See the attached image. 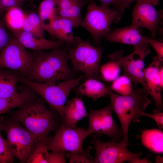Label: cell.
Wrapping results in <instances>:
<instances>
[{
    "instance_id": "6da1fadb",
    "label": "cell",
    "mask_w": 163,
    "mask_h": 163,
    "mask_svg": "<svg viewBox=\"0 0 163 163\" xmlns=\"http://www.w3.org/2000/svg\"><path fill=\"white\" fill-rule=\"evenodd\" d=\"M9 113L11 118L37 139L46 137L51 132L56 131L61 123L58 113L48 109L41 97L27 102Z\"/></svg>"
},
{
    "instance_id": "7a4b0ae2",
    "label": "cell",
    "mask_w": 163,
    "mask_h": 163,
    "mask_svg": "<svg viewBox=\"0 0 163 163\" xmlns=\"http://www.w3.org/2000/svg\"><path fill=\"white\" fill-rule=\"evenodd\" d=\"M31 70L26 78L38 83L67 80L74 78L76 73L69 66L67 53L61 47L49 52L34 51Z\"/></svg>"
},
{
    "instance_id": "3957f363",
    "label": "cell",
    "mask_w": 163,
    "mask_h": 163,
    "mask_svg": "<svg viewBox=\"0 0 163 163\" xmlns=\"http://www.w3.org/2000/svg\"><path fill=\"white\" fill-rule=\"evenodd\" d=\"M108 94L110 97L111 109L117 115L122 126L123 140L128 144V133L130 124L131 122L139 121L141 112L151 102L148 97L149 94L145 88H138L135 85L131 93L128 95L117 94L109 87Z\"/></svg>"
},
{
    "instance_id": "277c9868",
    "label": "cell",
    "mask_w": 163,
    "mask_h": 163,
    "mask_svg": "<svg viewBox=\"0 0 163 163\" xmlns=\"http://www.w3.org/2000/svg\"><path fill=\"white\" fill-rule=\"evenodd\" d=\"M84 76L81 75L67 80L43 83L34 82L20 76L19 81L40 95L48 104L50 109L56 111L60 116L61 121H63L65 104L70 91L79 84Z\"/></svg>"
},
{
    "instance_id": "5b68a950",
    "label": "cell",
    "mask_w": 163,
    "mask_h": 163,
    "mask_svg": "<svg viewBox=\"0 0 163 163\" xmlns=\"http://www.w3.org/2000/svg\"><path fill=\"white\" fill-rule=\"evenodd\" d=\"M2 120L3 131L6 135V140L12 156L16 158L21 163H27L34 149L38 139L11 117L2 116Z\"/></svg>"
},
{
    "instance_id": "8992f818",
    "label": "cell",
    "mask_w": 163,
    "mask_h": 163,
    "mask_svg": "<svg viewBox=\"0 0 163 163\" xmlns=\"http://www.w3.org/2000/svg\"><path fill=\"white\" fill-rule=\"evenodd\" d=\"M75 38L76 47H69L67 50L68 59L71 61L74 69L83 72L87 78H97L102 56V48L92 46L89 38L83 41L77 36Z\"/></svg>"
},
{
    "instance_id": "52a82bcc",
    "label": "cell",
    "mask_w": 163,
    "mask_h": 163,
    "mask_svg": "<svg viewBox=\"0 0 163 163\" xmlns=\"http://www.w3.org/2000/svg\"><path fill=\"white\" fill-rule=\"evenodd\" d=\"M122 14L115 7L110 8L98 6L93 2L88 5L81 26L91 34L93 41L98 43L101 38L110 32L112 23L118 22Z\"/></svg>"
},
{
    "instance_id": "ba28073f",
    "label": "cell",
    "mask_w": 163,
    "mask_h": 163,
    "mask_svg": "<svg viewBox=\"0 0 163 163\" xmlns=\"http://www.w3.org/2000/svg\"><path fill=\"white\" fill-rule=\"evenodd\" d=\"M89 135L83 128L69 127L61 121L55 135L52 137H48L47 149L52 151L75 152L89 155L92 147H89L86 150L83 148V141Z\"/></svg>"
},
{
    "instance_id": "9c48e42d",
    "label": "cell",
    "mask_w": 163,
    "mask_h": 163,
    "mask_svg": "<svg viewBox=\"0 0 163 163\" xmlns=\"http://www.w3.org/2000/svg\"><path fill=\"white\" fill-rule=\"evenodd\" d=\"M101 136H95L90 143L95 149L96 154L91 163H134L140 158L141 152L133 153L127 149L128 144L123 140L117 142L112 140L103 142Z\"/></svg>"
},
{
    "instance_id": "30bf717a",
    "label": "cell",
    "mask_w": 163,
    "mask_h": 163,
    "mask_svg": "<svg viewBox=\"0 0 163 163\" xmlns=\"http://www.w3.org/2000/svg\"><path fill=\"white\" fill-rule=\"evenodd\" d=\"M33 63L32 53L25 49L12 35H10L8 44L0 53V68L19 73L27 78Z\"/></svg>"
},
{
    "instance_id": "8fae6325",
    "label": "cell",
    "mask_w": 163,
    "mask_h": 163,
    "mask_svg": "<svg viewBox=\"0 0 163 163\" xmlns=\"http://www.w3.org/2000/svg\"><path fill=\"white\" fill-rule=\"evenodd\" d=\"M112 112L110 104L100 109H91L88 127L86 130L89 135L98 133L105 134L117 142L122 141L123 139L122 129L119 128L114 121Z\"/></svg>"
},
{
    "instance_id": "7c38bea8",
    "label": "cell",
    "mask_w": 163,
    "mask_h": 163,
    "mask_svg": "<svg viewBox=\"0 0 163 163\" xmlns=\"http://www.w3.org/2000/svg\"><path fill=\"white\" fill-rule=\"evenodd\" d=\"M123 50H117L109 55L108 57L119 64L124 75L129 77L135 85L140 84L147 90L144 72V60L146 56L136 50L126 56H123Z\"/></svg>"
},
{
    "instance_id": "4fadbf2b",
    "label": "cell",
    "mask_w": 163,
    "mask_h": 163,
    "mask_svg": "<svg viewBox=\"0 0 163 163\" xmlns=\"http://www.w3.org/2000/svg\"><path fill=\"white\" fill-rule=\"evenodd\" d=\"M141 27L132 24L116 29L104 38L110 42L130 45L133 50L147 55L150 52L148 42L150 37L143 35Z\"/></svg>"
},
{
    "instance_id": "5bb4252c",
    "label": "cell",
    "mask_w": 163,
    "mask_h": 163,
    "mask_svg": "<svg viewBox=\"0 0 163 163\" xmlns=\"http://www.w3.org/2000/svg\"><path fill=\"white\" fill-rule=\"evenodd\" d=\"M132 12V24L148 29L152 38H154L162 14L157 11L154 6L142 0H137Z\"/></svg>"
},
{
    "instance_id": "9a60e30c",
    "label": "cell",
    "mask_w": 163,
    "mask_h": 163,
    "mask_svg": "<svg viewBox=\"0 0 163 163\" xmlns=\"http://www.w3.org/2000/svg\"><path fill=\"white\" fill-rule=\"evenodd\" d=\"M163 61L157 56L153 57L152 62L144 69L145 81L147 90L152 98L155 101L156 107L153 113L161 112L163 103L161 94V87L159 77L160 65Z\"/></svg>"
},
{
    "instance_id": "2e32d148",
    "label": "cell",
    "mask_w": 163,
    "mask_h": 163,
    "mask_svg": "<svg viewBox=\"0 0 163 163\" xmlns=\"http://www.w3.org/2000/svg\"><path fill=\"white\" fill-rule=\"evenodd\" d=\"M10 30L12 35L25 48L34 51L53 50L63 46L66 43L60 40L55 41L38 37L21 29Z\"/></svg>"
},
{
    "instance_id": "e0dca14e",
    "label": "cell",
    "mask_w": 163,
    "mask_h": 163,
    "mask_svg": "<svg viewBox=\"0 0 163 163\" xmlns=\"http://www.w3.org/2000/svg\"><path fill=\"white\" fill-rule=\"evenodd\" d=\"M72 21L69 19L56 14L50 24L44 28L51 35L68 44H75L77 41L74 36Z\"/></svg>"
},
{
    "instance_id": "ac0fdd59",
    "label": "cell",
    "mask_w": 163,
    "mask_h": 163,
    "mask_svg": "<svg viewBox=\"0 0 163 163\" xmlns=\"http://www.w3.org/2000/svg\"><path fill=\"white\" fill-rule=\"evenodd\" d=\"M56 14L70 19L74 27L81 26L82 20L81 11L89 2L88 0H56Z\"/></svg>"
},
{
    "instance_id": "d6986e66",
    "label": "cell",
    "mask_w": 163,
    "mask_h": 163,
    "mask_svg": "<svg viewBox=\"0 0 163 163\" xmlns=\"http://www.w3.org/2000/svg\"><path fill=\"white\" fill-rule=\"evenodd\" d=\"M23 84L21 91L15 95L8 98L0 97V115L12 109L19 108L27 102L37 98V94L35 91Z\"/></svg>"
},
{
    "instance_id": "ffe728a7",
    "label": "cell",
    "mask_w": 163,
    "mask_h": 163,
    "mask_svg": "<svg viewBox=\"0 0 163 163\" xmlns=\"http://www.w3.org/2000/svg\"><path fill=\"white\" fill-rule=\"evenodd\" d=\"M64 113V120L61 121L70 128L77 127L78 122L88 115L82 99L78 97L68 101L65 106Z\"/></svg>"
},
{
    "instance_id": "44dd1931",
    "label": "cell",
    "mask_w": 163,
    "mask_h": 163,
    "mask_svg": "<svg viewBox=\"0 0 163 163\" xmlns=\"http://www.w3.org/2000/svg\"><path fill=\"white\" fill-rule=\"evenodd\" d=\"M20 76L18 72L0 68V97H9L18 93L17 85Z\"/></svg>"
},
{
    "instance_id": "7402d4cb",
    "label": "cell",
    "mask_w": 163,
    "mask_h": 163,
    "mask_svg": "<svg viewBox=\"0 0 163 163\" xmlns=\"http://www.w3.org/2000/svg\"><path fill=\"white\" fill-rule=\"evenodd\" d=\"M108 87L94 78H87L76 88L78 94L93 99L100 98L108 93Z\"/></svg>"
},
{
    "instance_id": "603a6c76",
    "label": "cell",
    "mask_w": 163,
    "mask_h": 163,
    "mask_svg": "<svg viewBox=\"0 0 163 163\" xmlns=\"http://www.w3.org/2000/svg\"><path fill=\"white\" fill-rule=\"evenodd\" d=\"M140 138L142 144L149 150L157 153L163 152V132L160 129L143 131Z\"/></svg>"
},
{
    "instance_id": "cb8c5ba5",
    "label": "cell",
    "mask_w": 163,
    "mask_h": 163,
    "mask_svg": "<svg viewBox=\"0 0 163 163\" xmlns=\"http://www.w3.org/2000/svg\"><path fill=\"white\" fill-rule=\"evenodd\" d=\"M21 29L30 33L36 37L45 38L44 30L38 14L36 13H24Z\"/></svg>"
},
{
    "instance_id": "d4e9b609",
    "label": "cell",
    "mask_w": 163,
    "mask_h": 163,
    "mask_svg": "<svg viewBox=\"0 0 163 163\" xmlns=\"http://www.w3.org/2000/svg\"><path fill=\"white\" fill-rule=\"evenodd\" d=\"M57 9L56 0H43L40 3L38 14L44 29L50 24Z\"/></svg>"
},
{
    "instance_id": "484cf974",
    "label": "cell",
    "mask_w": 163,
    "mask_h": 163,
    "mask_svg": "<svg viewBox=\"0 0 163 163\" xmlns=\"http://www.w3.org/2000/svg\"><path fill=\"white\" fill-rule=\"evenodd\" d=\"M48 137L37 139L34 149L27 163H49L50 153L46 146Z\"/></svg>"
},
{
    "instance_id": "4316f807",
    "label": "cell",
    "mask_w": 163,
    "mask_h": 163,
    "mask_svg": "<svg viewBox=\"0 0 163 163\" xmlns=\"http://www.w3.org/2000/svg\"><path fill=\"white\" fill-rule=\"evenodd\" d=\"M24 13L21 8L14 7L8 10L5 16L6 26L10 30L21 29Z\"/></svg>"
},
{
    "instance_id": "83f0119b",
    "label": "cell",
    "mask_w": 163,
    "mask_h": 163,
    "mask_svg": "<svg viewBox=\"0 0 163 163\" xmlns=\"http://www.w3.org/2000/svg\"><path fill=\"white\" fill-rule=\"evenodd\" d=\"M110 88L116 93L122 95L129 94L133 88L132 81L125 75L118 76L113 81Z\"/></svg>"
},
{
    "instance_id": "f1b7e54d",
    "label": "cell",
    "mask_w": 163,
    "mask_h": 163,
    "mask_svg": "<svg viewBox=\"0 0 163 163\" xmlns=\"http://www.w3.org/2000/svg\"><path fill=\"white\" fill-rule=\"evenodd\" d=\"M120 67L117 62L111 60L102 65L99 69V72L104 80L111 82L119 76Z\"/></svg>"
},
{
    "instance_id": "f546056e",
    "label": "cell",
    "mask_w": 163,
    "mask_h": 163,
    "mask_svg": "<svg viewBox=\"0 0 163 163\" xmlns=\"http://www.w3.org/2000/svg\"><path fill=\"white\" fill-rule=\"evenodd\" d=\"M2 117H0V163H13V158L9 151L6 140L2 137L1 134L3 129Z\"/></svg>"
},
{
    "instance_id": "4dcf8cb0",
    "label": "cell",
    "mask_w": 163,
    "mask_h": 163,
    "mask_svg": "<svg viewBox=\"0 0 163 163\" xmlns=\"http://www.w3.org/2000/svg\"><path fill=\"white\" fill-rule=\"evenodd\" d=\"M66 156L69 160V163H91L93 157L91 155H86L75 152H68Z\"/></svg>"
},
{
    "instance_id": "1f68e13d",
    "label": "cell",
    "mask_w": 163,
    "mask_h": 163,
    "mask_svg": "<svg viewBox=\"0 0 163 163\" xmlns=\"http://www.w3.org/2000/svg\"><path fill=\"white\" fill-rule=\"evenodd\" d=\"M2 6V12L7 11L14 7L21 8L28 0H1Z\"/></svg>"
},
{
    "instance_id": "d6a6232c",
    "label": "cell",
    "mask_w": 163,
    "mask_h": 163,
    "mask_svg": "<svg viewBox=\"0 0 163 163\" xmlns=\"http://www.w3.org/2000/svg\"><path fill=\"white\" fill-rule=\"evenodd\" d=\"M9 36L7 32L5 23L0 21V53L8 44Z\"/></svg>"
},
{
    "instance_id": "836d02e7",
    "label": "cell",
    "mask_w": 163,
    "mask_h": 163,
    "mask_svg": "<svg viewBox=\"0 0 163 163\" xmlns=\"http://www.w3.org/2000/svg\"><path fill=\"white\" fill-rule=\"evenodd\" d=\"M148 44L155 50L157 54V56L163 61V43L155 39L149 38Z\"/></svg>"
},
{
    "instance_id": "e575fe53",
    "label": "cell",
    "mask_w": 163,
    "mask_h": 163,
    "mask_svg": "<svg viewBox=\"0 0 163 163\" xmlns=\"http://www.w3.org/2000/svg\"><path fill=\"white\" fill-rule=\"evenodd\" d=\"M141 116H145L150 117L153 120L160 129H163V113L161 112L150 114L145 112L144 111L141 113Z\"/></svg>"
},
{
    "instance_id": "d590c367",
    "label": "cell",
    "mask_w": 163,
    "mask_h": 163,
    "mask_svg": "<svg viewBox=\"0 0 163 163\" xmlns=\"http://www.w3.org/2000/svg\"><path fill=\"white\" fill-rule=\"evenodd\" d=\"M66 152L52 151L50 153L48 163H66Z\"/></svg>"
},
{
    "instance_id": "8d00e7d4",
    "label": "cell",
    "mask_w": 163,
    "mask_h": 163,
    "mask_svg": "<svg viewBox=\"0 0 163 163\" xmlns=\"http://www.w3.org/2000/svg\"><path fill=\"white\" fill-rule=\"evenodd\" d=\"M137 0H122L120 4L117 7H114L121 14L125 10L128 8L132 2Z\"/></svg>"
},
{
    "instance_id": "74e56055",
    "label": "cell",
    "mask_w": 163,
    "mask_h": 163,
    "mask_svg": "<svg viewBox=\"0 0 163 163\" xmlns=\"http://www.w3.org/2000/svg\"><path fill=\"white\" fill-rule=\"evenodd\" d=\"M95 0L98 1L100 3V5L109 7L110 5H113L116 7L120 3L122 0H92V2Z\"/></svg>"
},
{
    "instance_id": "f35d334b",
    "label": "cell",
    "mask_w": 163,
    "mask_h": 163,
    "mask_svg": "<svg viewBox=\"0 0 163 163\" xmlns=\"http://www.w3.org/2000/svg\"><path fill=\"white\" fill-rule=\"evenodd\" d=\"M163 66L160 67L159 72V77L160 80V83L161 89H163Z\"/></svg>"
},
{
    "instance_id": "ab89813d",
    "label": "cell",
    "mask_w": 163,
    "mask_h": 163,
    "mask_svg": "<svg viewBox=\"0 0 163 163\" xmlns=\"http://www.w3.org/2000/svg\"><path fill=\"white\" fill-rule=\"evenodd\" d=\"M143 1L150 3L154 6L158 5L160 0H142Z\"/></svg>"
},
{
    "instance_id": "60d3db41",
    "label": "cell",
    "mask_w": 163,
    "mask_h": 163,
    "mask_svg": "<svg viewBox=\"0 0 163 163\" xmlns=\"http://www.w3.org/2000/svg\"><path fill=\"white\" fill-rule=\"evenodd\" d=\"M151 163V161L149 160L147 158H145L142 159H139L138 160H136L134 162V163Z\"/></svg>"
},
{
    "instance_id": "b9f144b4",
    "label": "cell",
    "mask_w": 163,
    "mask_h": 163,
    "mask_svg": "<svg viewBox=\"0 0 163 163\" xmlns=\"http://www.w3.org/2000/svg\"><path fill=\"white\" fill-rule=\"evenodd\" d=\"M163 157L160 156H156L155 161L156 163H163Z\"/></svg>"
},
{
    "instance_id": "7bdbcfd3",
    "label": "cell",
    "mask_w": 163,
    "mask_h": 163,
    "mask_svg": "<svg viewBox=\"0 0 163 163\" xmlns=\"http://www.w3.org/2000/svg\"><path fill=\"white\" fill-rule=\"evenodd\" d=\"M2 6L1 3V0H0V12H2Z\"/></svg>"
},
{
    "instance_id": "ee69618b",
    "label": "cell",
    "mask_w": 163,
    "mask_h": 163,
    "mask_svg": "<svg viewBox=\"0 0 163 163\" xmlns=\"http://www.w3.org/2000/svg\"><path fill=\"white\" fill-rule=\"evenodd\" d=\"M88 2L90 3L92 2V0H88Z\"/></svg>"
}]
</instances>
